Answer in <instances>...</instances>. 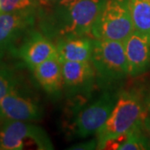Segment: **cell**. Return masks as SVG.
<instances>
[{
	"mask_svg": "<svg viewBox=\"0 0 150 150\" xmlns=\"http://www.w3.org/2000/svg\"><path fill=\"white\" fill-rule=\"evenodd\" d=\"M38 16L41 32L50 39L92 36V28L104 0H58Z\"/></svg>",
	"mask_w": 150,
	"mask_h": 150,
	"instance_id": "cell-1",
	"label": "cell"
},
{
	"mask_svg": "<svg viewBox=\"0 0 150 150\" xmlns=\"http://www.w3.org/2000/svg\"><path fill=\"white\" fill-rule=\"evenodd\" d=\"M146 116L144 101L139 92L135 89L121 91L107 121L96 133L97 148L105 141L142 125Z\"/></svg>",
	"mask_w": 150,
	"mask_h": 150,
	"instance_id": "cell-2",
	"label": "cell"
},
{
	"mask_svg": "<svg viewBox=\"0 0 150 150\" xmlns=\"http://www.w3.org/2000/svg\"><path fill=\"white\" fill-rule=\"evenodd\" d=\"M91 62L97 83L105 89H110L129 75L123 42L94 38Z\"/></svg>",
	"mask_w": 150,
	"mask_h": 150,
	"instance_id": "cell-3",
	"label": "cell"
},
{
	"mask_svg": "<svg viewBox=\"0 0 150 150\" xmlns=\"http://www.w3.org/2000/svg\"><path fill=\"white\" fill-rule=\"evenodd\" d=\"M134 31L129 0H104L92 28V37L123 42Z\"/></svg>",
	"mask_w": 150,
	"mask_h": 150,
	"instance_id": "cell-4",
	"label": "cell"
},
{
	"mask_svg": "<svg viewBox=\"0 0 150 150\" xmlns=\"http://www.w3.org/2000/svg\"><path fill=\"white\" fill-rule=\"evenodd\" d=\"M32 145L40 150L54 149L43 128L26 121H3L0 126V150H21Z\"/></svg>",
	"mask_w": 150,
	"mask_h": 150,
	"instance_id": "cell-5",
	"label": "cell"
},
{
	"mask_svg": "<svg viewBox=\"0 0 150 150\" xmlns=\"http://www.w3.org/2000/svg\"><path fill=\"white\" fill-rule=\"evenodd\" d=\"M118 93L111 88L105 89L95 101L78 111L73 123L74 133L77 137L85 139L96 134L112 111Z\"/></svg>",
	"mask_w": 150,
	"mask_h": 150,
	"instance_id": "cell-6",
	"label": "cell"
},
{
	"mask_svg": "<svg viewBox=\"0 0 150 150\" xmlns=\"http://www.w3.org/2000/svg\"><path fill=\"white\" fill-rule=\"evenodd\" d=\"M64 90L73 99H83L91 94L97 83L96 72L91 61L62 63Z\"/></svg>",
	"mask_w": 150,
	"mask_h": 150,
	"instance_id": "cell-7",
	"label": "cell"
},
{
	"mask_svg": "<svg viewBox=\"0 0 150 150\" xmlns=\"http://www.w3.org/2000/svg\"><path fill=\"white\" fill-rule=\"evenodd\" d=\"M33 71L44 61L58 56L55 43L41 31L31 29L11 52Z\"/></svg>",
	"mask_w": 150,
	"mask_h": 150,
	"instance_id": "cell-8",
	"label": "cell"
},
{
	"mask_svg": "<svg viewBox=\"0 0 150 150\" xmlns=\"http://www.w3.org/2000/svg\"><path fill=\"white\" fill-rule=\"evenodd\" d=\"M36 13H0V55L12 52L23 37L33 28Z\"/></svg>",
	"mask_w": 150,
	"mask_h": 150,
	"instance_id": "cell-9",
	"label": "cell"
},
{
	"mask_svg": "<svg viewBox=\"0 0 150 150\" xmlns=\"http://www.w3.org/2000/svg\"><path fill=\"white\" fill-rule=\"evenodd\" d=\"M43 117L41 107L18 88L0 100V121H38Z\"/></svg>",
	"mask_w": 150,
	"mask_h": 150,
	"instance_id": "cell-10",
	"label": "cell"
},
{
	"mask_svg": "<svg viewBox=\"0 0 150 150\" xmlns=\"http://www.w3.org/2000/svg\"><path fill=\"white\" fill-rule=\"evenodd\" d=\"M129 75L137 77L150 69V35L134 30L123 41Z\"/></svg>",
	"mask_w": 150,
	"mask_h": 150,
	"instance_id": "cell-11",
	"label": "cell"
},
{
	"mask_svg": "<svg viewBox=\"0 0 150 150\" xmlns=\"http://www.w3.org/2000/svg\"><path fill=\"white\" fill-rule=\"evenodd\" d=\"M93 43L92 36L59 38L55 43L58 58L61 63L91 61Z\"/></svg>",
	"mask_w": 150,
	"mask_h": 150,
	"instance_id": "cell-12",
	"label": "cell"
},
{
	"mask_svg": "<svg viewBox=\"0 0 150 150\" xmlns=\"http://www.w3.org/2000/svg\"><path fill=\"white\" fill-rule=\"evenodd\" d=\"M40 87L53 98H59L64 90L62 63L58 56L44 61L33 70Z\"/></svg>",
	"mask_w": 150,
	"mask_h": 150,
	"instance_id": "cell-13",
	"label": "cell"
},
{
	"mask_svg": "<svg viewBox=\"0 0 150 150\" xmlns=\"http://www.w3.org/2000/svg\"><path fill=\"white\" fill-rule=\"evenodd\" d=\"M134 30L150 35V0H129Z\"/></svg>",
	"mask_w": 150,
	"mask_h": 150,
	"instance_id": "cell-14",
	"label": "cell"
},
{
	"mask_svg": "<svg viewBox=\"0 0 150 150\" xmlns=\"http://www.w3.org/2000/svg\"><path fill=\"white\" fill-rule=\"evenodd\" d=\"M19 86V79L12 68L0 63V100Z\"/></svg>",
	"mask_w": 150,
	"mask_h": 150,
	"instance_id": "cell-15",
	"label": "cell"
},
{
	"mask_svg": "<svg viewBox=\"0 0 150 150\" xmlns=\"http://www.w3.org/2000/svg\"><path fill=\"white\" fill-rule=\"evenodd\" d=\"M40 0H0V13L34 12Z\"/></svg>",
	"mask_w": 150,
	"mask_h": 150,
	"instance_id": "cell-16",
	"label": "cell"
},
{
	"mask_svg": "<svg viewBox=\"0 0 150 150\" xmlns=\"http://www.w3.org/2000/svg\"><path fill=\"white\" fill-rule=\"evenodd\" d=\"M97 146H98V140L97 139L93 140H88L86 142L79 143V144H76L74 145H72L69 149L74 150H90V149H97Z\"/></svg>",
	"mask_w": 150,
	"mask_h": 150,
	"instance_id": "cell-17",
	"label": "cell"
},
{
	"mask_svg": "<svg viewBox=\"0 0 150 150\" xmlns=\"http://www.w3.org/2000/svg\"><path fill=\"white\" fill-rule=\"evenodd\" d=\"M142 128L145 131L146 134L149 137V139L150 141V115L149 116H146L144 119V122L142 124Z\"/></svg>",
	"mask_w": 150,
	"mask_h": 150,
	"instance_id": "cell-18",
	"label": "cell"
},
{
	"mask_svg": "<svg viewBox=\"0 0 150 150\" xmlns=\"http://www.w3.org/2000/svg\"><path fill=\"white\" fill-rule=\"evenodd\" d=\"M54 2V1H58V0H40V2H43V4L44 3H47V2Z\"/></svg>",
	"mask_w": 150,
	"mask_h": 150,
	"instance_id": "cell-19",
	"label": "cell"
}]
</instances>
